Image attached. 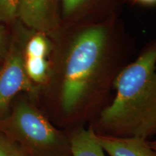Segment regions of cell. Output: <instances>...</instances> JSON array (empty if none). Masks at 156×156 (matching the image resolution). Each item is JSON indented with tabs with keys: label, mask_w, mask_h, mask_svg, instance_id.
Here are the masks:
<instances>
[{
	"label": "cell",
	"mask_w": 156,
	"mask_h": 156,
	"mask_svg": "<svg viewBox=\"0 0 156 156\" xmlns=\"http://www.w3.org/2000/svg\"><path fill=\"white\" fill-rule=\"evenodd\" d=\"M155 66L153 46L117 75L116 96L99 119L111 135L147 140L156 134Z\"/></svg>",
	"instance_id": "cell-1"
},
{
	"label": "cell",
	"mask_w": 156,
	"mask_h": 156,
	"mask_svg": "<svg viewBox=\"0 0 156 156\" xmlns=\"http://www.w3.org/2000/svg\"><path fill=\"white\" fill-rule=\"evenodd\" d=\"M109 37L101 25L85 27L69 42L62 68L60 103L65 114H73L96 88L108 56Z\"/></svg>",
	"instance_id": "cell-2"
},
{
	"label": "cell",
	"mask_w": 156,
	"mask_h": 156,
	"mask_svg": "<svg viewBox=\"0 0 156 156\" xmlns=\"http://www.w3.org/2000/svg\"><path fill=\"white\" fill-rule=\"evenodd\" d=\"M0 128L28 156H71L69 140L27 101L17 103Z\"/></svg>",
	"instance_id": "cell-3"
},
{
	"label": "cell",
	"mask_w": 156,
	"mask_h": 156,
	"mask_svg": "<svg viewBox=\"0 0 156 156\" xmlns=\"http://www.w3.org/2000/svg\"><path fill=\"white\" fill-rule=\"evenodd\" d=\"M22 91L35 93L37 87L25 72L24 52L14 44L0 67V116L7 114L14 98Z\"/></svg>",
	"instance_id": "cell-4"
},
{
	"label": "cell",
	"mask_w": 156,
	"mask_h": 156,
	"mask_svg": "<svg viewBox=\"0 0 156 156\" xmlns=\"http://www.w3.org/2000/svg\"><path fill=\"white\" fill-rule=\"evenodd\" d=\"M58 0H20L17 17L28 28L48 34L57 25Z\"/></svg>",
	"instance_id": "cell-5"
},
{
	"label": "cell",
	"mask_w": 156,
	"mask_h": 156,
	"mask_svg": "<svg viewBox=\"0 0 156 156\" xmlns=\"http://www.w3.org/2000/svg\"><path fill=\"white\" fill-rule=\"evenodd\" d=\"M95 138L105 153L110 156H156V152L147 140L97 133Z\"/></svg>",
	"instance_id": "cell-6"
},
{
	"label": "cell",
	"mask_w": 156,
	"mask_h": 156,
	"mask_svg": "<svg viewBox=\"0 0 156 156\" xmlns=\"http://www.w3.org/2000/svg\"><path fill=\"white\" fill-rule=\"evenodd\" d=\"M71 156H106L92 129H78L69 139Z\"/></svg>",
	"instance_id": "cell-7"
},
{
	"label": "cell",
	"mask_w": 156,
	"mask_h": 156,
	"mask_svg": "<svg viewBox=\"0 0 156 156\" xmlns=\"http://www.w3.org/2000/svg\"><path fill=\"white\" fill-rule=\"evenodd\" d=\"M25 69L29 79L34 83L41 85L48 81L50 66L46 58L25 56Z\"/></svg>",
	"instance_id": "cell-8"
},
{
	"label": "cell",
	"mask_w": 156,
	"mask_h": 156,
	"mask_svg": "<svg viewBox=\"0 0 156 156\" xmlns=\"http://www.w3.org/2000/svg\"><path fill=\"white\" fill-rule=\"evenodd\" d=\"M51 51V44L46 35L38 32L29 38L25 46L24 56L26 57L46 58Z\"/></svg>",
	"instance_id": "cell-9"
},
{
	"label": "cell",
	"mask_w": 156,
	"mask_h": 156,
	"mask_svg": "<svg viewBox=\"0 0 156 156\" xmlns=\"http://www.w3.org/2000/svg\"><path fill=\"white\" fill-rule=\"evenodd\" d=\"M94 0H62L64 17H77L89 7Z\"/></svg>",
	"instance_id": "cell-10"
},
{
	"label": "cell",
	"mask_w": 156,
	"mask_h": 156,
	"mask_svg": "<svg viewBox=\"0 0 156 156\" xmlns=\"http://www.w3.org/2000/svg\"><path fill=\"white\" fill-rule=\"evenodd\" d=\"M26 153L18 144L0 132V156H25Z\"/></svg>",
	"instance_id": "cell-11"
},
{
	"label": "cell",
	"mask_w": 156,
	"mask_h": 156,
	"mask_svg": "<svg viewBox=\"0 0 156 156\" xmlns=\"http://www.w3.org/2000/svg\"><path fill=\"white\" fill-rule=\"evenodd\" d=\"M20 0H0V23L9 22L17 17Z\"/></svg>",
	"instance_id": "cell-12"
},
{
	"label": "cell",
	"mask_w": 156,
	"mask_h": 156,
	"mask_svg": "<svg viewBox=\"0 0 156 156\" xmlns=\"http://www.w3.org/2000/svg\"><path fill=\"white\" fill-rule=\"evenodd\" d=\"M8 43L6 36V33L3 26L0 25V61L5 60L9 51Z\"/></svg>",
	"instance_id": "cell-13"
},
{
	"label": "cell",
	"mask_w": 156,
	"mask_h": 156,
	"mask_svg": "<svg viewBox=\"0 0 156 156\" xmlns=\"http://www.w3.org/2000/svg\"><path fill=\"white\" fill-rule=\"evenodd\" d=\"M134 2L141 4L144 5H156V0H132Z\"/></svg>",
	"instance_id": "cell-14"
},
{
	"label": "cell",
	"mask_w": 156,
	"mask_h": 156,
	"mask_svg": "<svg viewBox=\"0 0 156 156\" xmlns=\"http://www.w3.org/2000/svg\"><path fill=\"white\" fill-rule=\"evenodd\" d=\"M148 144L156 152V140L155 141H148Z\"/></svg>",
	"instance_id": "cell-15"
},
{
	"label": "cell",
	"mask_w": 156,
	"mask_h": 156,
	"mask_svg": "<svg viewBox=\"0 0 156 156\" xmlns=\"http://www.w3.org/2000/svg\"><path fill=\"white\" fill-rule=\"evenodd\" d=\"M25 156H28V155H25Z\"/></svg>",
	"instance_id": "cell-16"
}]
</instances>
